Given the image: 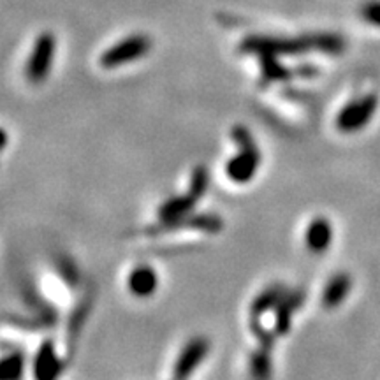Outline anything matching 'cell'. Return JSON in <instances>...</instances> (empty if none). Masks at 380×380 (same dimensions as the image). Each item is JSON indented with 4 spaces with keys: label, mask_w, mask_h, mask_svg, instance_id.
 I'll return each mask as SVG.
<instances>
[{
    "label": "cell",
    "mask_w": 380,
    "mask_h": 380,
    "mask_svg": "<svg viewBox=\"0 0 380 380\" xmlns=\"http://www.w3.org/2000/svg\"><path fill=\"white\" fill-rule=\"evenodd\" d=\"M197 204V199L187 192V196H178L173 199H167L162 206L159 208V218L162 225H169L180 218L192 213L194 206Z\"/></svg>",
    "instance_id": "cell-9"
},
{
    "label": "cell",
    "mask_w": 380,
    "mask_h": 380,
    "mask_svg": "<svg viewBox=\"0 0 380 380\" xmlns=\"http://www.w3.org/2000/svg\"><path fill=\"white\" fill-rule=\"evenodd\" d=\"M240 50L243 53H271V55H294V53L319 52L338 55L345 50V39L336 33H312L299 39H278V37L250 36L241 43Z\"/></svg>",
    "instance_id": "cell-1"
},
{
    "label": "cell",
    "mask_w": 380,
    "mask_h": 380,
    "mask_svg": "<svg viewBox=\"0 0 380 380\" xmlns=\"http://www.w3.org/2000/svg\"><path fill=\"white\" fill-rule=\"evenodd\" d=\"M285 294H287V289L280 284L270 285L268 289H264V291L254 299V303H252V317H259V315H262L264 312L271 310V308H277Z\"/></svg>",
    "instance_id": "cell-14"
},
{
    "label": "cell",
    "mask_w": 380,
    "mask_h": 380,
    "mask_svg": "<svg viewBox=\"0 0 380 380\" xmlns=\"http://www.w3.org/2000/svg\"><path fill=\"white\" fill-rule=\"evenodd\" d=\"M377 107H379V99L373 93L358 100H351L347 106L342 107V111L336 116V127L345 134L359 132L372 122Z\"/></svg>",
    "instance_id": "cell-4"
},
{
    "label": "cell",
    "mask_w": 380,
    "mask_h": 380,
    "mask_svg": "<svg viewBox=\"0 0 380 380\" xmlns=\"http://www.w3.org/2000/svg\"><path fill=\"white\" fill-rule=\"evenodd\" d=\"M305 299V292L303 291H287V294L284 296V299L280 301L275 310H277V321H275V328H277L278 335H285L291 328L292 314H294L296 308L299 307Z\"/></svg>",
    "instance_id": "cell-12"
},
{
    "label": "cell",
    "mask_w": 380,
    "mask_h": 380,
    "mask_svg": "<svg viewBox=\"0 0 380 380\" xmlns=\"http://www.w3.org/2000/svg\"><path fill=\"white\" fill-rule=\"evenodd\" d=\"M23 356L20 352H13L4 358L0 365V380H20L23 373Z\"/></svg>",
    "instance_id": "cell-16"
},
{
    "label": "cell",
    "mask_w": 380,
    "mask_h": 380,
    "mask_svg": "<svg viewBox=\"0 0 380 380\" xmlns=\"http://www.w3.org/2000/svg\"><path fill=\"white\" fill-rule=\"evenodd\" d=\"M352 280L347 273H338L328 282V285L322 291V305L326 308H336L345 301L347 294L351 292Z\"/></svg>",
    "instance_id": "cell-10"
},
{
    "label": "cell",
    "mask_w": 380,
    "mask_h": 380,
    "mask_svg": "<svg viewBox=\"0 0 380 380\" xmlns=\"http://www.w3.org/2000/svg\"><path fill=\"white\" fill-rule=\"evenodd\" d=\"M261 73L262 79L268 83L271 82H285L292 76V73L289 69H285L280 62H278L277 55H271V53H261Z\"/></svg>",
    "instance_id": "cell-15"
},
{
    "label": "cell",
    "mask_w": 380,
    "mask_h": 380,
    "mask_svg": "<svg viewBox=\"0 0 380 380\" xmlns=\"http://www.w3.org/2000/svg\"><path fill=\"white\" fill-rule=\"evenodd\" d=\"M55 55V37L52 32H43L36 39L30 59L25 66L26 78L32 83H41L48 78Z\"/></svg>",
    "instance_id": "cell-5"
},
{
    "label": "cell",
    "mask_w": 380,
    "mask_h": 380,
    "mask_svg": "<svg viewBox=\"0 0 380 380\" xmlns=\"http://www.w3.org/2000/svg\"><path fill=\"white\" fill-rule=\"evenodd\" d=\"M359 15L370 25L380 29V0H368L359 9Z\"/></svg>",
    "instance_id": "cell-19"
},
{
    "label": "cell",
    "mask_w": 380,
    "mask_h": 380,
    "mask_svg": "<svg viewBox=\"0 0 380 380\" xmlns=\"http://www.w3.org/2000/svg\"><path fill=\"white\" fill-rule=\"evenodd\" d=\"M208 349L210 344L208 340L199 336V338H192L185 345V349L181 351L180 358L176 359V365H174V379L176 380H185L197 366L201 365L204 358L208 354Z\"/></svg>",
    "instance_id": "cell-6"
},
{
    "label": "cell",
    "mask_w": 380,
    "mask_h": 380,
    "mask_svg": "<svg viewBox=\"0 0 380 380\" xmlns=\"http://www.w3.org/2000/svg\"><path fill=\"white\" fill-rule=\"evenodd\" d=\"M305 241H307V247L312 252H315V254L328 250L333 241L331 222L326 217H315L308 224L307 233H305Z\"/></svg>",
    "instance_id": "cell-8"
},
{
    "label": "cell",
    "mask_w": 380,
    "mask_h": 380,
    "mask_svg": "<svg viewBox=\"0 0 380 380\" xmlns=\"http://www.w3.org/2000/svg\"><path fill=\"white\" fill-rule=\"evenodd\" d=\"M250 368H252V375H254L255 380L270 379V372H271L270 351L262 349V351L255 352L250 359Z\"/></svg>",
    "instance_id": "cell-17"
},
{
    "label": "cell",
    "mask_w": 380,
    "mask_h": 380,
    "mask_svg": "<svg viewBox=\"0 0 380 380\" xmlns=\"http://www.w3.org/2000/svg\"><path fill=\"white\" fill-rule=\"evenodd\" d=\"M231 134H233V139L236 146L240 148V151H238L236 157H233L229 162L225 164V173L234 183H247L257 173L261 153H259L257 144H255L247 127L234 126Z\"/></svg>",
    "instance_id": "cell-2"
},
{
    "label": "cell",
    "mask_w": 380,
    "mask_h": 380,
    "mask_svg": "<svg viewBox=\"0 0 380 380\" xmlns=\"http://www.w3.org/2000/svg\"><path fill=\"white\" fill-rule=\"evenodd\" d=\"M208 188V171L204 166H197L192 173V180H190V187H188V194L196 197L197 201L204 196Z\"/></svg>",
    "instance_id": "cell-18"
},
{
    "label": "cell",
    "mask_w": 380,
    "mask_h": 380,
    "mask_svg": "<svg viewBox=\"0 0 380 380\" xmlns=\"http://www.w3.org/2000/svg\"><path fill=\"white\" fill-rule=\"evenodd\" d=\"M59 270L60 273L63 275V278L67 280V284H76V280H78V273H76V270H74V264L69 261V259H60L59 262Z\"/></svg>",
    "instance_id": "cell-20"
},
{
    "label": "cell",
    "mask_w": 380,
    "mask_h": 380,
    "mask_svg": "<svg viewBox=\"0 0 380 380\" xmlns=\"http://www.w3.org/2000/svg\"><path fill=\"white\" fill-rule=\"evenodd\" d=\"M60 359L56 356L55 347H53V342H45V344L39 347L36 356V361H33V377L36 380H56L60 375Z\"/></svg>",
    "instance_id": "cell-7"
},
{
    "label": "cell",
    "mask_w": 380,
    "mask_h": 380,
    "mask_svg": "<svg viewBox=\"0 0 380 380\" xmlns=\"http://www.w3.org/2000/svg\"><path fill=\"white\" fill-rule=\"evenodd\" d=\"M129 289L137 298H148L157 291V273L150 266H137L129 275Z\"/></svg>",
    "instance_id": "cell-13"
},
{
    "label": "cell",
    "mask_w": 380,
    "mask_h": 380,
    "mask_svg": "<svg viewBox=\"0 0 380 380\" xmlns=\"http://www.w3.org/2000/svg\"><path fill=\"white\" fill-rule=\"evenodd\" d=\"M178 227H190V229L204 231V233H218L224 227V222L218 215H187V217L180 218V220L173 222L169 225H164L162 229H178Z\"/></svg>",
    "instance_id": "cell-11"
},
{
    "label": "cell",
    "mask_w": 380,
    "mask_h": 380,
    "mask_svg": "<svg viewBox=\"0 0 380 380\" xmlns=\"http://www.w3.org/2000/svg\"><path fill=\"white\" fill-rule=\"evenodd\" d=\"M151 41L150 37L144 33H134V36L126 37L120 43L107 48L106 52L100 55L99 63L104 69H115V67L123 66V63H130L134 60H139L150 52Z\"/></svg>",
    "instance_id": "cell-3"
}]
</instances>
